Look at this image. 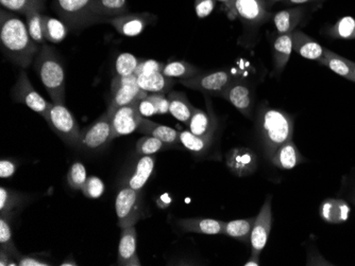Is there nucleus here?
<instances>
[{
	"label": "nucleus",
	"instance_id": "obj_29",
	"mask_svg": "<svg viewBox=\"0 0 355 266\" xmlns=\"http://www.w3.org/2000/svg\"><path fill=\"white\" fill-rule=\"evenodd\" d=\"M167 97L169 100V113L173 115V118L189 124L195 106L189 102L187 95L182 91H171L167 93Z\"/></svg>",
	"mask_w": 355,
	"mask_h": 266
},
{
	"label": "nucleus",
	"instance_id": "obj_18",
	"mask_svg": "<svg viewBox=\"0 0 355 266\" xmlns=\"http://www.w3.org/2000/svg\"><path fill=\"white\" fill-rule=\"evenodd\" d=\"M137 132L139 134L155 137L171 146H177L180 142V133L175 131V129L153 122L145 117H141Z\"/></svg>",
	"mask_w": 355,
	"mask_h": 266
},
{
	"label": "nucleus",
	"instance_id": "obj_9",
	"mask_svg": "<svg viewBox=\"0 0 355 266\" xmlns=\"http://www.w3.org/2000/svg\"><path fill=\"white\" fill-rule=\"evenodd\" d=\"M233 79L234 77L228 70H216L201 73L200 75L189 77L187 80H179V83L187 88L201 91L207 96L221 97Z\"/></svg>",
	"mask_w": 355,
	"mask_h": 266
},
{
	"label": "nucleus",
	"instance_id": "obj_27",
	"mask_svg": "<svg viewBox=\"0 0 355 266\" xmlns=\"http://www.w3.org/2000/svg\"><path fill=\"white\" fill-rule=\"evenodd\" d=\"M293 51L292 33L279 35L272 44L273 66L277 75L284 70Z\"/></svg>",
	"mask_w": 355,
	"mask_h": 266
},
{
	"label": "nucleus",
	"instance_id": "obj_43",
	"mask_svg": "<svg viewBox=\"0 0 355 266\" xmlns=\"http://www.w3.org/2000/svg\"><path fill=\"white\" fill-rule=\"evenodd\" d=\"M105 188V184L101 178L97 176H91V178H87L81 191L87 198L95 200V198H99L103 196Z\"/></svg>",
	"mask_w": 355,
	"mask_h": 266
},
{
	"label": "nucleus",
	"instance_id": "obj_10",
	"mask_svg": "<svg viewBox=\"0 0 355 266\" xmlns=\"http://www.w3.org/2000/svg\"><path fill=\"white\" fill-rule=\"evenodd\" d=\"M228 8L243 23L253 27L266 23L272 17L265 0H234Z\"/></svg>",
	"mask_w": 355,
	"mask_h": 266
},
{
	"label": "nucleus",
	"instance_id": "obj_4",
	"mask_svg": "<svg viewBox=\"0 0 355 266\" xmlns=\"http://www.w3.org/2000/svg\"><path fill=\"white\" fill-rule=\"evenodd\" d=\"M45 120L64 144L73 148L77 146L83 129H80L77 120L65 104L53 103Z\"/></svg>",
	"mask_w": 355,
	"mask_h": 266
},
{
	"label": "nucleus",
	"instance_id": "obj_36",
	"mask_svg": "<svg viewBox=\"0 0 355 266\" xmlns=\"http://www.w3.org/2000/svg\"><path fill=\"white\" fill-rule=\"evenodd\" d=\"M10 220L11 218L0 216V249L5 250L15 259L19 260L21 255L14 243Z\"/></svg>",
	"mask_w": 355,
	"mask_h": 266
},
{
	"label": "nucleus",
	"instance_id": "obj_42",
	"mask_svg": "<svg viewBox=\"0 0 355 266\" xmlns=\"http://www.w3.org/2000/svg\"><path fill=\"white\" fill-rule=\"evenodd\" d=\"M87 180V169L85 164L80 162H73L67 173V182L71 187V189L83 190Z\"/></svg>",
	"mask_w": 355,
	"mask_h": 266
},
{
	"label": "nucleus",
	"instance_id": "obj_24",
	"mask_svg": "<svg viewBox=\"0 0 355 266\" xmlns=\"http://www.w3.org/2000/svg\"><path fill=\"white\" fill-rule=\"evenodd\" d=\"M305 15V9L303 7L292 8V9L282 10L272 15L273 23L279 35H287L294 32L299 23L302 21Z\"/></svg>",
	"mask_w": 355,
	"mask_h": 266
},
{
	"label": "nucleus",
	"instance_id": "obj_55",
	"mask_svg": "<svg viewBox=\"0 0 355 266\" xmlns=\"http://www.w3.org/2000/svg\"><path fill=\"white\" fill-rule=\"evenodd\" d=\"M347 61H348V64L350 65L351 69H352L353 75H354L355 77V63L354 61H351V59H347Z\"/></svg>",
	"mask_w": 355,
	"mask_h": 266
},
{
	"label": "nucleus",
	"instance_id": "obj_41",
	"mask_svg": "<svg viewBox=\"0 0 355 266\" xmlns=\"http://www.w3.org/2000/svg\"><path fill=\"white\" fill-rule=\"evenodd\" d=\"M3 9L26 15L33 8H43L44 0H0Z\"/></svg>",
	"mask_w": 355,
	"mask_h": 266
},
{
	"label": "nucleus",
	"instance_id": "obj_31",
	"mask_svg": "<svg viewBox=\"0 0 355 266\" xmlns=\"http://www.w3.org/2000/svg\"><path fill=\"white\" fill-rule=\"evenodd\" d=\"M254 222L255 216L225 222L223 234L244 243H250L251 232H252Z\"/></svg>",
	"mask_w": 355,
	"mask_h": 266
},
{
	"label": "nucleus",
	"instance_id": "obj_13",
	"mask_svg": "<svg viewBox=\"0 0 355 266\" xmlns=\"http://www.w3.org/2000/svg\"><path fill=\"white\" fill-rule=\"evenodd\" d=\"M221 98L230 102L235 108L247 118L252 117L253 93L251 87L244 81L233 79Z\"/></svg>",
	"mask_w": 355,
	"mask_h": 266
},
{
	"label": "nucleus",
	"instance_id": "obj_50",
	"mask_svg": "<svg viewBox=\"0 0 355 266\" xmlns=\"http://www.w3.org/2000/svg\"><path fill=\"white\" fill-rule=\"evenodd\" d=\"M0 265L1 266H19V260L8 254L5 250L0 249Z\"/></svg>",
	"mask_w": 355,
	"mask_h": 266
},
{
	"label": "nucleus",
	"instance_id": "obj_44",
	"mask_svg": "<svg viewBox=\"0 0 355 266\" xmlns=\"http://www.w3.org/2000/svg\"><path fill=\"white\" fill-rule=\"evenodd\" d=\"M165 65L155 59H146L141 61V64L137 67L135 75H151V73H162Z\"/></svg>",
	"mask_w": 355,
	"mask_h": 266
},
{
	"label": "nucleus",
	"instance_id": "obj_51",
	"mask_svg": "<svg viewBox=\"0 0 355 266\" xmlns=\"http://www.w3.org/2000/svg\"><path fill=\"white\" fill-rule=\"evenodd\" d=\"M261 264L260 255L251 253V257L244 263V266H259Z\"/></svg>",
	"mask_w": 355,
	"mask_h": 266
},
{
	"label": "nucleus",
	"instance_id": "obj_28",
	"mask_svg": "<svg viewBox=\"0 0 355 266\" xmlns=\"http://www.w3.org/2000/svg\"><path fill=\"white\" fill-rule=\"evenodd\" d=\"M139 88L148 93H168L175 85V79L166 77L162 73L137 75Z\"/></svg>",
	"mask_w": 355,
	"mask_h": 266
},
{
	"label": "nucleus",
	"instance_id": "obj_22",
	"mask_svg": "<svg viewBox=\"0 0 355 266\" xmlns=\"http://www.w3.org/2000/svg\"><path fill=\"white\" fill-rule=\"evenodd\" d=\"M269 162L281 170H292L302 164L304 158H302V155L299 152L298 148L292 139L280 146Z\"/></svg>",
	"mask_w": 355,
	"mask_h": 266
},
{
	"label": "nucleus",
	"instance_id": "obj_21",
	"mask_svg": "<svg viewBox=\"0 0 355 266\" xmlns=\"http://www.w3.org/2000/svg\"><path fill=\"white\" fill-rule=\"evenodd\" d=\"M350 211L348 202L337 198H328L324 200L319 208L320 218L330 224H342L348 221Z\"/></svg>",
	"mask_w": 355,
	"mask_h": 266
},
{
	"label": "nucleus",
	"instance_id": "obj_46",
	"mask_svg": "<svg viewBox=\"0 0 355 266\" xmlns=\"http://www.w3.org/2000/svg\"><path fill=\"white\" fill-rule=\"evenodd\" d=\"M216 3V0H195V11L198 19H205L211 15L214 11Z\"/></svg>",
	"mask_w": 355,
	"mask_h": 266
},
{
	"label": "nucleus",
	"instance_id": "obj_49",
	"mask_svg": "<svg viewBox=\"0 0 355 266\" xmlns=\"http://www.w3.org/2000/svg\"><path fill=\"white\" fill-rule=\"evenodd\" d=\"M19 266H51V262L35 256H23L19 259Z\"/></svg>",
	"mask_w": 355,
	"mask_h": 266
},
{
	"label": "nucleus",
	"instance_id": "obj_57",
	"mask_svg": "<svg viewBox=\"0 0 355 266\" xmlns=\"http://www.w3.org/2000/svg\"><path fill=\"white\" fill-rule=\"evenodd\" d=\"M353 202H354V204H355V196H354V198H353Z\"/></svg>",
	"mask_w": 355,
	"mask_h": 266
},
{
	"label": "nucleus",
	"instance_id": "obj_25",
	"mask_svg": "<svg viewBox=\"0 0 355 266\" xmlns=\"http://www.w3.org/2000/svg\"><path fill=\"white\" fill-rule=\"evenodd\" d=\"M129 11L127 0H94L92 13L98 23H105V19L119 17Z\"/></svg>",
	"mask_w": 355,
	"mask_h": 266
},
{
	"label": "nucleus",
	"instance_id": "obj_6",
	"mask_svg": "<svg viewBox=\"0 0 355 266\" xmlns=\"http://www.w3.org/2000/svg\"><path fill=\"white\" fill-rule=\"evenodd\" d=\"M143 194L141 190L123 187L115 200L117 224L121 229L135 226L143 216Z\"/></svg>",
	"mask_w": 355,
	"mask_h": 266
},
{
	"label": "nucleus",
	"instance_id": "obj_11",
	"mask_svg": "<svg viewBox=\"0 0 355 266\" xmlns=\"http://www.w3.org/2000/svg\"><path fill=\"white\" fill-rule=\"evenodd\" d=\"M271 225H272L271 196H268L260 212L255 216L254 225H253L250 237L251 253L261 255L268 241Z\"/></svg>",
	"mask_w": 355,
	"mask_h": 266
},
{
	"label": "nucleus",
	"instance_id": "obj_12",
	"mask_svg": "<svg viewBox=\"0 0 355 266\" xmlns=\"http://www.w3.org/2000/svg\"><path fill=\"white\" fill-rule=\"evenodd\" d=\"M137 102L119 107L112 113V140L137 132L143 117L139 114Z\"/></svg>",
	"mask_w": 355,
	"mask_h": 266
},
{
	"label": "nucleus",
	"instance_id": "obj_30",
	"mask_svg": "<svg viewBox=\"0 0 355 266\" xmlns=\"http://www.w3.org/2000/svg\"><path fill=\"white\" fill-rule=\"evenodd\" d=\"M26 196L15 190L0 188V216L13 218L14 214L25 204Z\"/></svg>",
	"mask_w": 355,
	"mask_h": 266
},
{
	"label": "nucleus",
	"instance_id": "obj_52",
	"mask_svg": "<svg viewBox=\"0 0 355 266\" xmlns=\"http://www.w3.org/2000/svg\"><path fill=\"white\" fill-rule=\"evenodd\" d=\"M324 0H285V3L288 5H303V3H319Z\"/></svg>",
	"mask_w": 355,
	"mask_h": 266
},
{
	"label": "nucleus",
	"instance_id": "obj_32",
	"mask_svg": "<svg viewBox=\"0 0 355 266\" xmlns=\"http://www.w3.org/2000/svg\"><path fill=\"white\" fill-rule=\"evenodd\" d=\"M318 61L320 64L328 67L330 70H332L336 75H340V77H344L346 80L355 83V77L353 75L352 69H351L350 65L348 64V61L345 57H340V55H336L333 51L324 48V57H321Z\"/></svg>",
	"mask_w": 355,
	"mask_h": 266
},
{
	"label": "nucleus",
	"instance_id": "obj_2",
	"mask_svg": "<svg viewBox=\"0 0 355 266\" xmlns=\"http://www.w3.org/2000/svg\"><path fill=\"white\" fill-rule=\"evenodd\" d=\"M257 133L265 158L270 160L280 146L292 140L294 120L282 109L261 104L257 111Z\"/></svg>",
	"mask_w": 355,
	"mask_h": 266
},
{
	"label": "nucleus",
	"instance_id": "obj_40",
	"mask_svg": "<svg viewBox=\"0 0 355 266\" xmlns=\"http://www.w3.org/2000/svg\"><path fill=\"white\" fill-rule=\"evenodd\" d=\"M141 59L131 53H121L115 61V71L117 75H133L141 64Z\"/></svg>",
	"mask_w": 355,
	"mask_h": 266
},
{
	"label": "nucleus",
	"instance_id": "obj_38",
	"mask_svg": "<svg viewBox=\"0 0 355 266\" xmlns=\"http://www.w3.org/2000/svg\"><path fill=\"white\" fill-rule=\"evenodd\" d=\"M169 146H171L155 137L144 135V137L139 138L135 144V152L139 156H150V155H155Z\"/></svg>",
	"mask_w": 355,
	"mask_h": 266
},
{
	"label": "nucleus",
	"instance_id": "obj_35",
	"mask_svg": "<svg viewBox=\"0 0 355 266\" xmlns=\"http://www.w3.org/2000/svg\"><path fill=\"white\" fill-rule=\"evenodd\" d=\"M42 9L43 8H33L25 15L30 37L40 48L46 44L43 31L44 15L42 14Z\"/></svg>",
	"mask_w": 355,
	"mask_h": 266
},
{
	"label": "nucleus",
	"instance_id": "obj_53",
	"mask_svg": "<svg viewBox=\"0 0 355 266\" xmlns=\"http://www.w3.org/2000/svg\"><path fill=\"white\" fill-rule=\"evenodd\" d=\"M61 266H77V262L75 261V260L73 259V258H67V260H64L63 262H62L61 264H60Z\"/></svg>",
	"mask_w": 355,
	"mask_h": 266
},
{
	"label": "nucleus",
	"instance_id": "obj_23",
	"mask_svg": "<svg viewBox=\"0 0 355 266\" xmlns=\"http://www.w3.org/2000/svg\"><path fill=\"white\" fill-rule=\"evenodd\" d=\"M155 164V155L141 156L135 164L133 173L125 180V187H129L135 190H143L144 187L153 175Z\"/></svg>",
	"mask_w": 355,
	"mask_h": 266
},
{
	"label": "nucleus",
	"instance_id": "obj_26",
	"mask_svg": "<svg viewBox=\"0 0 355 266\" xmlns=\"http://www.w3.org/2000/svg\"><path fill=\"white\" fill-rule=\"evenodd\" d=\"M149 93L143 91L139 87H119V88L111 89V100L107 112L110 115L114 112L119 107L137 102L141 99L146 98Z\"/></svg>",
	"mask_w": 355,
	"mask_h": 266
},
{
	"label": "nucleus",
	"instance_id": "obj_15",
	"mask_svg": "<svg viewBox=\"0 0 355 266\" xmlns=\"http://www.w3.org/2000/svg\"><path fill=\"white\" fill-rule=\"evenodd\" d=\"M225 164L237 178H246L257 169V156L248 148H234L225 155Z\"/></svg>",
	"mask_w": 355,
	"mask_h": 266
},
{
	"label": "nucleus",
	"instance_id": "obj_54",
	"mask_svg": "<svg viewBox=\"0 0 355 266\" xmlns=\"http://www.w3.org/2000/svg\"><path fill=\"white\" fill-rule=\"evenodd\" d=\"M216 1H218V3H225L227 7H229V6L231 5V3L234 1V0H216Z\"/></svg>",
	"mask_w": 355,
	"mask_h": 266
},
{
	"label": "nucleus",
	"instance_id": "obj_14",
	"mask_svg": "<svg viewBox=\"0 0 355 266\" xmlns=\"http://www.w3.org/2000/svg\"><path fill=\"white\" fill-rule=\"evenodd\" d=\"M153 19L155 17L149 13H127L107 19L105 23H110L123 37H135L143 33Z\"/></svg>",
	"mask_w": 355,
	"mask_h": 266
},
{
	"label": "nucleus",
	"instance_id": "obj_19",
	"mask_svg": "<svg viewBox=\"0 0 355 266\" xmlns=\"http://www.w3.org/2000/svg\"><path fill=\"white\" fill-rule=\"evenodd\" d=\"M177 225L184 232L214 236V234H223L225 222L220 221V220H214V218H180V220H178Z\"/></svg>",
	"mask_w": 355,
	"mask_h": 266
},
{
	"label": "nucleus",
	"instance_id": "obj_7",
	"mask_svg": "<svg viewBox=\"0 0 355 266\" xmlns=\"http://www.w3.org/2000/svg\"><path fill=\"white\" fill-rule=\"evenodd\" d=\"M112 142V116L105 112L95 122L81 130L76 149L85 152H98Z\"/></svg>",
	"mask_w": 355,
	"mask_h": 266
},
{
	"label": "nucleus",
	"instance_id": "obj_39",
	"mask_svg": "<svg viewBox=\"0 0 355 266\" xmlns=\"http://www.w3.org/2000/svg\"><path fill=\"white\" fill-rule=\"evenodd\" d=\"M332 39H355V19L345 17L338 19L329 30Z\"/></svg>",
	"mask_w": 355,
	"mask_h": 266
},
{
	"label": "nucleus",
	"instance_id": "obj_5",
	"mask_svg": "<svg viewBox=\"0 0 355 266\" xmlns=\"http://www.w3.org/2000/svg\"><path fill=\"white\" fill-rule=\"evenodd\" d=\"M94 0H53V8L61 21L71 29L98 23L92 13Z\"/></svg>",
	"mask_w": 355,
	"mask_h": 266
},
{
	"label": "nucleus",
	"instance_id": "obj_48",
	"mask_svg": "<svg viewBox=\"0 0 355 266\" xmlns=\"http://www.w3.org/2000/svg\"><path fill=\"white\" fill-rule=\"evenodd\" d=\"M137 108H139V114L145 117V118H148V117L155 116V115L157 114V108H155L153 103L147 97L137 102Z\"/></svg>",
	"mask_w": 355,
	"mask_h": 266
},
{
	"label": "nucleus",
	"instance_id": "obj_3",
	"mask_svg": "<svg viewBox=\"0 0 355 266\" xmlns=\"http://www.w3.org/2000/svg\"><path fill=\"white\" fill-rule=\"evenodd\" d=\"M35 61L37 75L51 97V102L65 104V71L55 51L45 44L40 48Z\"/></svg>",
	"mask_w": 355,
	"mask_h": 266
},
{
	"label": "nucleus",
	"instance_id": "obj_16",
	"mask_svg": "<svg viewBox=\"0 0 355 266\" xmlns=\"http://www.w3.org/2000/svg\"><path fill=\"white\" fill-rule=\"evenodd\" d=\"M205 96V100H207V112L193 107V114H191V120L189 122V131L197 136L213 140L218 123H217V118L215 116L214 111H213L212 104L209 102L207 95Z\"/></svg>",
	"mask_w": 355,
	"mask_h": 266
},
{
	"label": "nucleus",
	"instance_id": "obj_56",
	"mask_svg": "<svg viewBox=\"0 0 355 266\" xmlns=\"http://www.w3.org/2000/svg\"><path fill=\"white\" fill-rule=\"evenodd\" d=\"M278 1H283V0H265V3H266V5L268 6H272L273 3H278Z\"/></svg>",
	"mask_w": 355,
	"mask_h": 266
},
{
	"label": "nucleus",
	"instance_id": "obj_37",
	"mask_svg": "<svg viewBox=\"0 0 355 266\" xmlns=\"http://www.w3.org/2000/svg\"><path fill=\"white\" fill-rule=\"evenodd\" d=\"M180 142L189 152L201 155L205 154L209 146H212L213 140L197 136L191 131H182L180 132Z\"/></svg>",
	"mask_w": 355,
	"mask_h": 266
},
{
	"label": "nucleus",
	"instance_id": "obj_17",
	"mask_svg": "<svg viewBox=\"0 0 355 266\" xmlns=\"http://www.w3.org/2000/svg\"><path fill=\"white\" fill-rule=\"evenodd\" d=\"M117 264L121 266H141L137 251V229L135 226L121 229V241L117 250Z\"/></svg>",
	"mask_w": 355,
	"mask_h": 266
},
{
	"label": "nucleus",
	"instance_id": "obj_1",
	"mask_svg": "<svg viewBox=\"0 0 355 266\" xmlns=\"http://www.w3.org/2000/svg\"><path fill=\"white\" fill-rule=\"evenodd\" d=\"M0 41L6 57L24 69L31 65L40 51L30 37L27 23L5 9L0 11Z\"/></svg>",
	"mask_w": 355,
	"mask_h": 266
},
{
	"label": "nucleus",
	"instance_id": "obj_45",
	"mask_svg": "<svg viewBox=\"0 0 355 266\" xmlns=\"http://www.w3.org/2000/svg\"><path fill=\"white\" fill-rule=\"evenodd\" d=\"M147 98L155 105L157 114L164 115L169 113V100L167 93H149Z\"/></svg>",
	"mask_w": 355,
	"mask_h": 266
},
{
	"label": "nucleus",
	"instance_id": "obj_47",
	"mask_svg": "<svg viewBox=\"0 0 355 266\" xmlns=\"http://www.w3.org/2000/svg\"><path fill=\"white\" fill-rule=\"evenodd\" d=\"M17 170V162L13 160H1L0 162V178H10Z\"/></svg>",
	"mask_w": 355,
	"mask_h": 266
},
{
	"label": "nucleus",
	"instance_id": "obj_20",
	"mask_svg": "<svg viewBox=\"0 0 355 266\" xmlns=\"http://www.w3.org/2000/svg\"><path fill=\"white\" fill-rule=\"evenodd\" d=\"M293 35V50L304 59L318 61L324 57V48L302 31L295 30Z\"/></svg>",
	"mask_w": 355,
	"mask_h": 266
},
{
	"label": "nucleus",
	"instance_id": "obj_34",
	"mask_svg": "<svg viewBox=\"0 0 355 266\" xmlns=\"http://www.w3.org/2000/svg\"><path fill=\"white\" fill-rule=\"evenodd\" d=\"M69 26L60 19L53 17H43V31L45 39L49 43L59 44L67 39L69 35Z\"/></svg>",
	"mask_w": 355,
	"mask_h": 266
},
{
	"label": "nucleus",
	"instance_id": "obj_33",
	"mask_svg": "<svg viewBox=\"0 0 355 266\" xmlns=\"http://www.w3.org/2000/svg\"><path fill=\"white\" fill-rule=\"evenodd\" d=\"M202 73L199 67L191 65L189 61H173L165 64L162 73L175 80H187Z\"/></svg>",
	"mask_w": 355,
	"mask_h": 266
},
{
	"label": "nucleus",
	"instance_id": "obj_8",
	"mask_svg": "<svg viewBox=\"0 0 355 266\" xmlns=\"http://www.w3.org/2000/svg\"><path fill=\"white\" fill-rule=\"evenodd\" d=\"M12 99L16 103L26 105L29 107L31 111L43 117L44 119L47 118L48 113L51 109L53 102H48L43 97L35 91V87L30 82L27 73L21 70L19 73L17 81L14 84L11 91Z\"/></svg>",
	"mask_w": 355,
	"mask_h": 266
}]
</instances>
